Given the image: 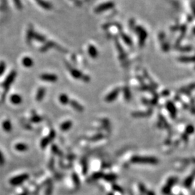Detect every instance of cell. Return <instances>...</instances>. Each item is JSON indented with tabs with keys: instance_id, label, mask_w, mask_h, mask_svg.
Instances as JSON below:
<instances>
[{
	"instance_id": "cell-29",
	"label": "cell",
	"mask_w": 195,
	"mask_h": 195,
	"mask_svg": "<svg viewBox=\"0 0 195 195\" xmlns=\"http://www.w3.org/2000/svg\"><path fill=\"white\" fill-rule=\"evenodd\" d=\"M15 149L17 151L24 152V151H26L28 149V145H27L26 144H25V143H17V144L15 145Z\"/></svg>"
},
{
	"instance_id": "cell-15",
	"label": "cell",
	"mask_w": 195,
	"mask_h": 195,
	"mask_svg": "<svg viewBox=\"0 0 195 195\" xmlns=\"http://www.w3.org/2000/svg\"><path fill=\"white\" fill-rule=\"evenodd\" d=\"M69 72H70L71 75H72V77L74 78H75V79H81L83 80L85 76H86L85 75H83L81 72L75 68H71L70 69H69Z\"/></svg>"
},
{
	"instance_id": "cell-48",
	"label": "cell",
	"mask_w": 195,
	"mask_h": 195,
	"mask_svg": "<svg viewBox=\"0 0 195 195\" xmlns=\"http://www.w3.org/2000/svg\"><path fill=\"white\" fill-rule=\"evenodd\" d=\"M187 21H188V22H189L193 21V17H192V15H187Z\"/></svg>"
},
{
	"instance_id": "cell-55",
	"label": "cell",
	"mask_w": 195,
	"mask_h": 195,
	"mask_svg": "<svg viewBox=\"0 0 195 195\" xmlns=\"http://www.w3.org/2000/svg\"><path fill=\"white\" fill-rule=\"evenodd\" d=\"M36 1H37V0H36Z\"/></svg>"
},
{
	"instance_id": "cell-20",
	"label": "cell",
	"mask_w": 195,
	"mask_h": 195,
	"mask_svg": "<svg viewBox=\"0 0 195 195\" xmlns=\"http://www.w3.org/2000/svg\"><path fill=\"white\" fill-rule=\"evenodd\" d=\"M22 64L25 67L29 68V67H32L33 66V60L29 57H25L22 58Z\"/></svg>"
},
{
	"instance_id": "cell-25",
	"label": "cell",
	"mask_w": 195,
	"mask_h": 195,
	"mask_svg": "<svg viewBox=\"0 0 195 195\" xmlns=\"http://www.w3.org/2000/svg\"><path fill=\"white\" fill-rule=\"evenodd\" d=\"M2 128L4 130V131L7 132H10L12 131V124H11V122L9 119L4 120L3 123H2Z\"/></svg>"
},
{
	"instance_id": "cell-13",
	"label": "cell",
	"mask_w": 195,
	"mask_h": 195,
	"mask_svg": "<svg viewBox=\"0 0 195 195\" xmlns=\"http://www.w3.org/2000/svg\"><path fill=\"white\" fill-rule=\"evenodd\" d=\"M165 106H166V109L171 114V117L173 118H175L176 116V108L175 106V105L174 104V103L172 101H167L166 104H165Z\"/></svg>"
},
{
	"instance_id": "cell-50",
	"label": "cell",
	"mask_w": 195,
	"mask_h": 195,
	"mask_svg": "<svg viewBox=\"0 0 195 195\" xmlns=\"http://www.w3.org/2000/svg\"><path fill=\"white\" fill-rule=\"evenodd\" d=\"M118 187V186H116V185H114V189H115V190H116V191H117V190H118V191H120V192H122V189H121V188H119V187Z\"/></svg>"
},
{
	"instance_id": "cell-16",
	"label": "cell",
	"mask_w": 195,
	"mask_h": 195,
	"mask_svg": "<svg viewBox=\"0 0 195 195\" xmlns=\"http://www.w3.org/2000/svg\"><path fill=\"white\" fill-rule=\"evenodd\" d=\"M194 178H195V171H194L193 173H192L190 174V176H188L187 178L185 179L184 181H183V186H184L186 188H190L194 180Z\"/></svg>"
},
{
	"instance_id": "cell-30",
	"label": "cell",
	"mask_w": 195,
	"mask_h": 195,
	"mask_svg": "<svg viewBox=\"0 0 195 195\" xmlns=\"http://www.w3.org/2000/svg\"><path fill=\"white\" fill-rule=\"evenodd\" d=\"M143 73H144V77L146 78L147 80H148L149 82H150V84L151 85V86L153 87L154 89H156L157 87H158V86L156 83V82L153 81V80L151 79V77H150V75H148V73H147V72L146 70H144V72H143Z\"/></svg>"
},
{
	"instance_id": "cell-5",
	"label": "cell",
	"mask_w": 195,
	"mask_h": 195,
	"mask_svg": "<svg viewBox=\"0 0 195 195\" xmlns=\"http://www.w3.org/2000/svg\"><path fill=\"white\" fill-rule=\"evenodd\" d=\"M16 76H17V72H16V71H15V70H12L10 74H9L6 79L4 80L3 84H2V86L4 87V89L5 90L9 89V87H10L11 85L12 84V82H14L15 78H16Z\"/></svg>"
},
{
	"instance_id": "cell-47",
	"label": "cell",
	"mask_w": 195,
	"mask_h": 195,
	"mask_svg": "<svg viewBox=\"0 0 195 195\" xmlns=\"http://www.w3.org/2000/svg\"><path fill=\"white\" fill-rule=\"evenodd\" d=\"M4 163V158L3 154L0 152V164L2 165Z\"/></svg>"
},
{
	"instance_id": "cell-34",
	"label": "cell",
	"mask_w": 195,
	"mask_h": 195,
	"mask_svg": "<svg viewBox=\"0 0 195 195\" xmlns=\"http://www.w3.org/2000/svg\"><path fill=\"white\" fill-rule=\"evenodd\" d=\"M124 98L127 101H129L131 99V93H130L129 89L127 87H125L124 88Z\"/></svg>"
},
{
	"instance_id": "cell-35",
	"label": "cell",
	"mask_w": 195,
	"mask_h": 195,
	"mask_svg": "<svg viewBox=\"0 0 195 195\" xmlns=\"http://www.w3.org/2000/svg\"><path fill=\"white\" fill-rule=\"evenodd\" d=\"M104 178L106 179V181H113L116 180V178H117V176H116L115 174H106V175L104 174Z\"/></svg>"
},
{
	"instance_id": "cell-8",
	"label": "cell",
	"mask_w": 195,
	"mask_h": 195,
	"mask_svg": "<svg viewBox=\"0 0 195 195\" xmlns=\"http://www.w3.org/2000/svg\"><path fill=\"white\" fill-rule=\"evenodd\" d=\"M194 90H195V82H192V83H190L184 87H181L178 91V93L189 96L191 95L192 91Z\"/></svg>"
},
{
	"instance_id": "cell-36",
	"label": "cell",
	"mask_w": 195,
	"mask_h": 195,
	"mask_svg": "<svg viewBox=\"0 0 195 195\" xmlns=\"http://www.w3.org/2000/svg\"><path fill=\"white\" fill-rule=\"evenodd\" d=\"M185 133L187 134V135H189V134H191L193 133V132H194V127L192 126V125H188V126L186 127V130H185Z\"/></svg>"
},
{
	"instance_id": "cell-26",
	"label": "cell",
	"mask_w": 195,
	"mask_h": 195,
	"mask_svg": "<svg viewBox=\"0 0 195 195\" xmlns=\"http://www.w3.org/2000/svg\"><path fill=\"white\" fill-rule=\"evenodd\" d=\"M56 46H57V45H56V44L53 43V42H52V41L46 42L44 46L41 47V49H40V51H42V52H46V51H48L49 49L53 48V47H54Z\"/></svg>"
},
{
	"instance_id": "cell-52",
	"label": "cell",
	"mask_w": 195,
	"mask_h": 195,
	"mask_svg": "<svg viewBox=\"0 0 195 195\" xmlns=\"http://www.w3.org/2000/svg\"><path fill=\"white\" fill-rule=\"evenodd\" d=\"M192 33H193V34L195 35V27H194V28H192Z\"/></svg>"
},
{
	"instance_id": "cell-40",
	"label": "cell",
	"mask_w": 195,
	"mask_h": 195,
	"mask_svg": "<svg viewBox=\"0 0 195 195\" xmlns=\"http://www.w3.org/2000/svg\"><path fill=\"white\" fill-rule=\"evenodd\" d=\"M171 30L172 32H176V31H180L181 29V25H174V26H171Z\"/></svg>"
},
{
	"instance_id": "cell-38",
	"label": "cell",
	"mask_w": 195,
	"mask_h": 195,
	"mask_svg": "<svg viewBox=\"0 0 195 195\" xmlns=\"http://www.w3.org/2000/svg\"><path fill=\"white\" fill-rule=\"evenodd\" d=\"M13 2H14V4L15 7H16L17 10H22V2H21V0H13Z\"/></svg>"
},
{
	"instance_id": "cell-6",
	"label": "cell",
	"mask_w": 195,
	"mask_h": 195,
	"mask_svg": "<svg viewBox=\"0 0 195 195\" xmlns=\"http://www.w3.org/2000/svg\"><path fill=\"white\" fill-rule=\"evenodd\" d=\"M29 178L28 174H21L20 176H17L13 177L10 179V183L13 186H17V185H20L22 183L25 181H27Z\"/></svg>"
},
{
	"instance_id": "cell-28",
	"label": "cell",
	"mask_w": 195,
	"mask_h": 195,
	"mask_svg": "<svg viewBox=\"0 0 195 195\" xmlns=\"http://www.w3.org/2000/svg\"><path fill=\"white\" fill-rule=\"evenodd\" d=\"M120 35L122 37V39H123V41L125 42V44L128 45L129 46H132V40L131 38H130L129 35H127V34H125L124 33L121 32L120 33Z\"/></svg>"
},
{
	"instance_id": "cell-19",
	"label": "cell",
	"mask_w": 195,
	"mask_h": 195,
	"mask_svg": "<svg viewBox=\"0 0 195 195\" xmlns=\"http://www.w3.org/2000/svg\"><path fill=\"white\" fill-rule=\"evenodd\" d=\"M87 51H88L89 55L91 56L92 58L93 59H95L97 58V57L98 56V51L96 49V47L93 45H90L88 46V49H87Z\"/></svg>"
},
{
	"instance_id": "cell-24",
	"label": "cell",
	"mask_w": 195,
	"mask_h": 195,
	"mask_svg": "<svg viewBox=\"0 0 195 195\" xmlns=\"http://www.w3.org/2000/svg\"><path fill=\"white\" fill-rule=\"evenodd\" d=\"M69 104H70L71 106L74 109L76 110V111H79V112H82V111H83L84 108H83V107H82V105H80L79 103L77 102V101H75V100H70V101H69Z\"/></svg>"
},
{
	"instance_id": "cell-51",
	"label": "cell",
	"mask_w": 195,
	"mask_h": 195,
	"mask_svg": "<svg viewBox=\"0 0 195 195\" xmlns=\"http://www.w3.org/2000/svg\"><path fill=\"white\" fill-rule=\"evenodd\" d=\"M146 194L147 195H156L152 191H147Z\"/></svg>"
},
{
	"instance_id": "cell-21",
	"label": "cell",
	"mask_w": 195,
	"mask_h": 195,
	"mask_svg": "<svg viewBox=\"0 0 195 195\" xmlns=\"http://www.w3.org/2000/svg\"><path fill=\"white\" fill-rule=\"evenodd\" d=\"M37 3L39 6H41L42 8H44V10H49L52 9V5L51 3H49V2L45 1V0H37Z\"/></svg>"
},
{
	"instance_id": "cell-23",
	"label": "cell",
	"mask_w": 195,
	"mask_h": 195,
	"mask_svg": "<svg viewBox=\"0 0 195 195\" xmlns=\"http://www.w3.org/2000/svg\"><path fill=\"white\" fill-rule=\"evenodd\" d=\"M116 47H117V49H118V52H119V53H120V59H121V60H125V59H126V58H127L126 53H125L124 50V49H123L122 46H121V44L118 43V41H116Z\"/></svg>"
},
{
	"instance_id": "cell-3",
	"label": "cell",
	"mask_w": 195,
	"mask_h": 195,
	"mask_svg": "<svg viewBox=\"0 0 195 195\" xmlns=\"http://www.w3.org/2000/svg\"><path fill=\"white\" fill-rule=\"evenodd\" d=\"M158 39L160 42V46L161 49H162V51L163 52L167 53L169 52L171 49V46H170V43L167 41L166 40V35H165V33L163 31L159 33L158 34Z\"/></svg>"
},
{
	"instance_id": "cell-12",
	"label": "cell",
	"mask_w": 195,
	"mask_h": 195,
	"mask_svg": "<svg viewBox=\"0 0 195 195\" xmlns=\"http://www.w3.org/2000/svg\"><path fill=\"white\" fill-rule=\"evenodd\" d=\"M177 60L181 63H195V55L193 56H180Z\"/></svg>"
},
{
	"instance_id": "cell-22",
	"label": "cell",
	"mask_w": 195,
	"mask_h": 195,
	"mask_svg": "<svg viewBox=\"0 0 195 195\" xmlns=\"http://www.w3.org/2000/svg\"><path fill=\"white\" fill-rule=\"evenodd\" d=\"M174 49L182 53H189L193 50V47L191 46H179Z\"/></svg>"
},
{
	"instance_id": "cell-9",
	"label": "cell",
	"mask_w": 195,
	"mask_h": 195,
	"mask_svg": "<svg viewBox=\"0 0 195 195\" xmlns=\"http://www.w3.org/2000/svg\"><path fill=\"white\" fill-rule=\"evenodd\" d=\"M120 93V88H115L114 91H112L111 93H109L106 98H105V100L108 103L113 102L116 100V98L118 97Z\"/></svg>"
},
{
	"instance_id": "cell-11",
	"label": "cell",
	"mask_w": 195,
	"mask_h": 195,
	"mask_svg": "<svg viewBox=\"0 0 195 195\" xmlns=\"http://www.w3.org/2000/svg\"><path fill=\"white\" fill-rule=\"evenodd\" d=\"M55 135H56L55 132L51 131L50 134L49 135V137H46L44 138L41 142V147H42V148H45V147H46L47 145H48L49 143L51 142V141L53 139H54Z\"/></svg>"
},
{
	"instance_id": "cell-53",
	"label": "cell",
	"mask_w": 195,
	"mask_h": 195,
	"mask_svg": "<svg viewBox=\"0 0 195 195\" xmlns=\"http://www.w3.org/2000/svg\"><path fill=\"white\" fill-rule=\"evenodd\" d=\"M192 162H193V163H194V164H195V158H192Z\"/></svg>"
},
{
	"instance_id": "cell-33",
	"label": "cell",
	"mask_w": 195,
	"mask_h": 195,
	"mask_svg": "<svg viewBox=\"0 0 195 195\" xmlns=\"http://www.w3.org/2000/svg\"><path fill=\"white\" fill-rule=\"evenodd\" d=\"M33 39H35L36 41L41 42V43H44V42H46V37H45L43 35L40 34V33H34V38H33Z\"/></svg>"
},
{
	"instance_id": "cell-14",
	"label": "cell",
	"mask_w": 195,
	"mask_h": 195,
	"mask_svg": "<svg viewBox=\"0 0 195 195\" xmlns=\"http://www.w3.org/2000/svg\"><path fill=\"white\" fill-rule=\"evenodd\" d=\"M34 30H33V26L30 25L29 28L28 29V32H27V37H26V41L28 44H30L32 42L33 38H34Z\"/></svg>"
},
{
	"instance_id": "cell-54",
	"label": "cell",
	"mask_w": 195,
	"mask_h": 195,
	"mask_svg": "<svg viewBox=\"0 0 195 195\" xmlns=\"http://www.w3.org/2000/svg\"><path fill=\"white\" fill-rule=\"evenodd\" d=\"M194 69H195V66H194Z\"/></svg>"
},
{
	"instance_id": "cell-44",
	"label": "cell",
	"mask_w": 195,
	"mask_h": 195,
	"mask_svg": "<svg viewBox=\"0 0 195 195\" xmlns=\"http://www.w3.org/2000/svg\"><path fill=\"white\" fill-rule=\"evenodd\" d=\"M169 95H170V91H169V90H164V91H163L162 92H161V95L164 96V97Z\"/></svg>"
},
{
	"instance_id": "cell-49",
	"label": "cell",
	"mask_w": 195,
	"mask_h": 195,
	"mask_svg": "<svg viewBox=\"0 0 195 195\" xmlns=\"http://www.w3.org/2000/svg\"><path fill=\"white\" fill-rule=\"evenodd\" d=\"M74 180H75V182L77 183V185H79V179H78L77 176H74Z\"/></svg>"
},
{
	"instance_id": "cell-4",
	"label": "cell",
	"mask_w": 195,
	"mask_h": 195,
	"mask_svg": "<svg viewBox=\"0 0 195 195\" xmlns=\"http://www.w3.org/2000/svg\"><path fill=\"white\" fill-rule=\"evenodd\" d=\"M177 181H178V179H177L176 177H174V176L170 177V178L168 179L165 185L163 187L162 193L165 195L169 194L170 193V192H171L173 186L177 182Z\"/></svg>"
},
{
	"instance_id": "cell-2",
	"label": "cell",
	"mask_w": 195,
	"mask_h": 195,
	"mask_svg": "<svg viewBox=\"0 0 195 195\" xmlns=\"http://www.w3.org/2000/svg\"><path fill=\"white\" fill-rule=\"evenodd\" d=\"M134 32L138 35L139 40V46L140 47H143L145 46V41L147 38V32L145 29L142 26H137L134 28Z\"/></svg>"
},
{
	"instance_id": "cell-18",
	"label": "cell",
	"mask_w": 195,
	"mask_h": 195,
	"mask_svg": "<svg viewBox=\"0 0 195 195\" xmlns=\"http://www.w3.org/2000/svg\"><path fill=\"white\" fill-rule=\"evenodd\" d=\"M10 101L15 105H19L22 102V98L18 94H13L10 96Z\"/></svg>"
},
{
	"instance_id": "cell-37",
	"label": "cell",
	"mask_w": 195,
	"mask_h": 195,
	"mask_svg": "<svg viewBox=\"0 0 195 195\" xmlns=\"http://www.w3.org/2000/svg\"><path fill=\"white\" fill-rule=\"evenodd\" d=\"M6 63L4 61L0 62V76L2 75L5 71Z\"/></svg>"
},
{
	"instance_id": "cell-27",
	"label": "cell",
	"mask_w": 195,
	"mask_h": 195,
	"mask_svg": "<svg viewBox=\"0 0 195 195\" xmlns=\"http://www.w3.org/2000/svg\"><path fill=\"white\" fill-rule=\"evenodd\" d=\"M152 113V109H149L148 111L146 112H134V113L132 114V116H134V117H144V116H147L151 115V114Z\"/></svg>"
},
{
	"instance_id": "cell-46",
	"label": "cell",
	"mask_w": 195,
	"mask_h": 195,
	"mask_svg": "<svg viewBox=\"0 0 195 195\" xmlns=\"http://www.w3.org/2000/svg\"><path fill=\"white\" fill-rule=\"evenodd\" d=\"M181 140H182L183 142H187L188 141V135L186 133L183 134L182 135H181Z\"/></svg>"
},
{
	"instance_id": "cell-10",
	"label": "cell",
	"mask_w": 195,
	"mask_h": 195,
	"mask_svg": "<svg viewBox=\"0 0 195 195\" xmlns=\"http://www.w3.org/2000/svg\"><path fill=\"white\" fill-rule=\"evenodd\" d=\"M40 78H41L42 80H44V81L51 82H57L58 80L57 75H54V74H48V73H45L43 74V75H41Z\"/></svg>"
},
{
	"instance_id": "cell-17",
	"label": "cell",
	"mask_w": 195,
	"mask_h": 195,
	"mask_svg": "<svg viewBox=\"0 0 195 195\" xmlns=\"http://www.w3.org/2000/svg\"><path fill=\"white\" fill-rule=\"evenodd\" d=\"M46 95V89L44 87H39V89L38 90L36 96H35V99H36L37 101H41L42 100L44 99V96Z\"/></svg>"
},
{
	"instance_id": "cell-31",
	"label": "cell",
	"mask_w": 195,
	"mask_h": 195,
	"mask_svg": "<svg viewBox=\"0 0 195 195\" xmlns=\"http://www.w3.org/2000/svg\"><path fill=\"white\" fill-rule=\"evenodd\" d=\"M59 100L60 103L63 105H66L67 104H69V98L68 97V95H67L66 94H61L59 97Z\"/></svg>"
},
{
	"instance_id": "cell-32",
	"label": "cell",
	"mask_w": 195,
	"mask_h": 195,
	"mask_svg": "<svg viewBox=\"0 0 195 195\" xmlns=\"http://www.w3.org/2000/svg\"><path fill=\"white\" fill-rule=\"evenodd\" d=\"M72 127V122L71 121H67L61 125V129L62 131L66 132L70 129Z\"/></svg>"
},
{
	"instance_id": "cell-43",
	"label": "cell",
	"mask_w": 195,
	"mask_h": 195,
	"mask_svg": "<svg viewBox=\"0 0 195 195\" xmlns=\"http://www.w3.org/2000/svg\"><path fill=\"white\" fill-rule=\"evenodd\" d=\"M104 174L102 173V172H98V173H96L93 175V179H98L100 178H104Z\"/></svg>"
},
{
	"instance_id": "cell-1",
	"label": "cell",
	"mask_w": 195,
	"mask_h": 195,
	"mask_svg": "<svg viewBox=\"0 0 195 195\" xmlns=\"http://www.w3.org/2000/svg\"><path fill=\"white\" fill-rule=\"evenodd\" d=\"M132 163H136V164H150V165H156L158 163V160L155 157L149 156H134L132 158Z\"/></svg>"
},
{
	"instance_id": "cell-39",
	"label": "cell",
	"mask_w": 195,
	"mask_h": 195,
	"mask_svg": "<svg viewBox=\"0 0 195 195\" xmlns=\"http://www.w3.org/2000/svg\"><path fill=\"white\" fill-rule=\"evenodd\" d=\"M42 121V118L41 117V116H33L32 118H31V122H33V123H39L40 122H41Z\"/></svg>"
},
{
	"instance_id": "cell-45",
	"label": "cell",
	"mask_w": 195,
	"mask_h": 195,
	"mask_svg": "<svg viewBox=\"0 0 195 195\" xmlns=\"http://www.w3.org/2000/svg\"><path fill=\"white\" fill-rule=\"evenodd\" d=\"M190 6H191L192 13H193V15L195 16V2H192L191 4H190Z\"/></svg>"
},
{
	"instance_id": "cell-41",
	"label": "cell",
	"mask_w": 195,
	"mask_h": 195,
	"mask_svg": "<svg viewBox=\"0 0 195 195\" xmlns=\"http://www.w3.org/2000/svg\"><path fill=\"white\" fill-rule=\"evenodd\" d=\"M129 28L130 29H131L132 30H134V28H136V26H135V21H134V19H131L129 21Z\"/></svg>"
},
{
	"instance_id": "cell-7",
	"label": "cell",
	"mask_w": 195,
	"mask_h": 195,
	"mask_svg": "<svg viewBox=\"0 0 195 195\" xmlns=\"http://www.w3.org/2000/svg\"><path fill=\"white\" fill-rule=\"evenodd\" d=\"M114 6H115V4L113 2H106V3L101 4L100 5H98L97 7L95 9V12L96 13H100L102 12H104V11L111 10V9L114 8Z\"/></svg>"
},
{
	"instance_id": "cell-42",
	"label": "cell",
	"mask_w": 195,
	"mask_h": 195,
	"mask_svg": "<svg viewBox=\"0 0 195 195\" xmlns=\"http://www.w3.org/2000/svg\"><path fill=\"white\" fill-rule=\"evenodd\" d=\"M139 189H140V192H142V193H145V194H146V192L147 191V189H146V187H145V185L142 184V183H139Z\"/></svg>"
}]
</instances>
